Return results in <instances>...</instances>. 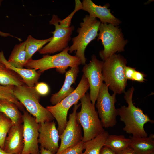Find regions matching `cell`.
<instances>
[{
  "label": "cell",
  "mask_w": 154,
  "mask_h": 154,
  "mask_svg": "<svg viewBox=\"0 0 154 154\" xmlns=\"http://www.w3.org/2000/svg\"><path fill=\"white\" fill-rule=\"evenodd\" d=\"M82 3V10L88 12L90 16L99 18L101 23H108L117 26L121 23L111 13L108 4L104 6L98 5L91 0H83Z\"/></svg>",
  "instance_id": "obj_15"
},
{
  "label": "cell",
  "mask_w": 154,
  "mask_h": 154,
  "mask_svg": "<svg viewBox=\"0 0 154 154\" xmlns=\"http://www.w3.org/2000/svg\"><path fill=\"white\" fill-rule=\"evenodd\" d=\"M118 154H138L131 147L129 146L124 149Z\"/></svg>",
  "instance_id": "obj_34"
},
{
  "label": "cell",
  "mask_w": 154,
  "mask_h": 154,
  "mask_svg": "<svg viewBox=\"0 0 154 154\" xmlns=\"http://www.w3.org/2000/svg\"><path fill=\"white\" fill-rule=\"evenodd\" d=\"M0 62L7 68L16 73L22 79L24 84L30 87H34L38 83L41 74L35 69L15 67L11 64L5 58L3 52L0 51Z\"/></svg>",
  "instance_id": "obj_18"
},
{
  "label": "cell",
  "mask_w": 154,
  "mask_h": 154,
  "mask_svg": "<svg viewBox=\"0 0 154 154\" xmlns=\"http://www.w3.org/2000/svg\"><path fill=\"white\" fill-rule=\"evenodd\" d=\"M83 141L77 145L65 150L61 154H81L84 149Z\"/></svg>",
  "instance_id": "obj_29"
},
{
  "label": "cell",
  "mask_w": 154,
  "mask_h": 154,
  "mask_svg": "<svg viewBox=\"0 0 154 154\" xmlns=\"http://www.w3.org/2000/svg\"><path fill=\"white\" fill-rule=\"evenodd\" d=\"M60 18L56 15H53L49 24L54 25L55 30L52 32L53 35L51 40L38 52L41 54H47L61 52L68 46L71 36L74 29V26L65 27L61 25Z\"/></svg>",
  "instance_id": "obj_10"
},
{
  "label": "cell",
  "mask_w": 154,
  "mask_h": 154,
  "mask_svg": "<svg viewBox=\"0 0 154 154\" xmlns=\"http://www.w3.org/2000/svg\"><path fill=\"white\" fill-rule=\"evenodd\" d=\"M127 62L122 56L114 54L104 61L102 70L103 81L114 93H124L127 80L124 68Z\"/></svg>",
  "instance_id": "obj_2"
},
{
  "label": "cell",
  "mask_w": 154,
  "mask_h": 154,
  "mask_svg": "<svg viewBox=\"0 0 154 154\" xmlns=\"http://www.w3.org/2000/svg\"><path fill=\"white\" fill-rule=\"evenodd\" d=\"M136 70L135 68L126 66L124 68V74L126 79L132 80L133 75Z\"/></svg>",
  "instance_id": "obj_32"
},
{
  "label": "cell",
  "mask_w": 154,
  "mask_h": 154,
  "mask_svg": "<svg viewBox=\"0 0 154 154\" xmlns=\"http://www.w3.org/2000/svg\"><path fill=\"white\" fill-rule=\"evenodd\" d=\"M34 87L36 91L40 96H45L49 93V87L47 84L44 82H38Z\"/></svg>",
  "instance_id": "obj_30"
},
{
  "label": "cell",
  "mask_w": 154,
  "mask_h": 154,
  "mask_svg": "<svg viewBox=\"0 0 154 154\" xmlns=\"http://www.w3.org/2000/svg\"><path fill=\"white\" fill-rule=\"evenodd\" d=\"M69 48L68 46L57 54L52 55L46 54L39 59L33 60L32 58L26 62L24 67L38 70L37 72L41 74L46 70L56 68L57 71L64 73L68 67H72L81 64L79 59L68 53Z\"/></svg>",
  "instance_id": "obj_5"
},
{
  "label": "cell",
  "mask_w": 154,
  "mask_h": 154,
  "mask_svg": "<svg viewBox=\"0 0 154 154\" xmlns=\"http://www.w3.org/2000/svg\"><path fill=\"white\" fill-rule=\"evenodd\" d=\"M108 132L105 131L94 138L84 142V149L85 151L81 154H99L105 143L108 135Z\"/></svg>",
  "instance_id": "obj_23"
},
{
  "label": "cell",
  "mask_w": 154,
  "mask_h": 154,
  "mask_svg": "<svg viewBox=\"0 0 154 154\" xmlns=\"http://www.w3.org/2000/svg\"><path fill=\"white\" fill-rule=\"evenodd\" d=\"M2 1H3V0H0V6L1 5Z\"/></svg>",
  "instance_id": "obj_38"
},
{
  "label": "cell",
  "mask_w": 154,
  "mask_h": 154,
  "mask_svg": "<svg viewBox=\"0 0 154 154\" xmlns=\"http://www.w3.org/2000/svg\"><path fill=\"white\" fill-rule=\"evenodd\" d=\"M129 147L138 154H150L154 152V135L143 137H130Z\"/></svg>",
  "instance_id": "obj_20"
},
{
  "label": "cell",
  "mask_w": 154,
  "mask_h": 154,
  "mask_svg": "<svg viewBox=\"0 0 154 154\" xmlns=\"http://www.w3.org/2000/svg\"><path fill=\"white\" fill-rule=\"evenodd\" d=\"M13 94L27 111L35 118L37 123L54 121V118L51 114L39 103L41 96L34 87H30L25 84L15 86Z\"/></svg>",
  "instance_id": "obj_4"
},
{
  "label": "cell",
  "mask_w": 154,
  "mask_h": 154,
  "mask_svg": "<svg viewBox=\"0 0 154 154\" xmlns=\"http://www.w3.org/2000/svg\"><path fill=\"white\" fill-rule=\"evenodd\" d=\"M38 143L40 146L50 151L53 154L58 151L60 137L56 123L54 121L39 123Z\"/></svg>",
  "instance_id": "obj_14"
},
{
  "label": "cell",
  "mask_w": 154,
  "mask_h": 154,
  "mask_svg": "<svg viewBox=\"0 0 154 154\" xmlns=\"http://www.w3.org/2000/svg\"><path fill=\"white\" fill-rule=\"evenodd\" d=\"M75 8L74 11L68 17L65 19L61 20L60 19L59 22L60 24L65 27H69L70 26L71 19L76 12L82 9V3L79 0H75Z\"/></svg>",
  "instance_id": "obj_28"
},
{
  "label": "cell",
  "mask_w": 154,
  "mask_h": 154,
  "mask_svg": "<svg viewBox=\"0 0 154 154\" xmlns=\"http://www.w3.org/2000/svg\"><path fill=\"white\" fill-rule=\"evenodd\" d=\"M97 39L100 40L104 49L99 52V56L103 61L117 52L124 51L127 42L124 39L121 30L110 24L101 23Z\"/></svg>",
  "instance_id": "obj_8"
},
{
  "label": "cell",
  "mask_w": 154,
  "mask_h": 154,
  "mask_svg": "<svg viewBox=\"0 0 154 154\" xmlns=\"http://www.w3.org/2000/svg\"><path fill=\"white\" fill-rule=\"evenodd\" d=\"M134 88L133 86L124 92V98L128 104L117 109L118 115L125 126L123 130L127 133L132 134V137H147L144 125L147 123H151L154 121L145 114L140 108L136 107L133 102V96Z\"/></svg>",
  "instance_id": "obj_1"
},
{
  "label": "cell",
  "mask_w": 154,
  "mask_h": 154,
  "mask_svg": "<svg viewBox=\"0 0 154 154\" xmlns=\"http://www.w3.org/2000/svg\"><path fill=\"white\" fill-rule=\"evenodd\" d=\"M52 38V37L45 39H37L31 35H29L25 41L26 52V62L32 58V56L36 52L49 43Z\"/></svg>",
  "instance_id": "obj_25"
},
{
  "label": "cell",
  "mask_w": 154,
  "mask_h": 154,
  "mask_svg": "<svg viewBox=\"0 0 154 154\" xmlns=\"http://www.w3.org/2000/svg\"><path fill=\"white\" fill-rule=\"evenodd\" d=\"M0 154H12L8 153L4 151L3 149L0 148Z\"/></svg>",
  "instance_id": "obj_37"
},
{
  "label": "cell",
  "mask_w": 154,
  "mask_h": 154,
  "mask_svg": "<svg viewBox=\"0 0 154 154\" xmlns=\"http://www.w3.org/2000/svg\"><path fill=\"white\" fill-rule=\"evenodd\" d=\"M40 154H53L50 151L46 150L40 146Z\"/></svg>",
  "instance_id": "obj_35"
},
{
  "label": "cell",
  "mask_w": 154,
  "mask_h": 154,
  "mask_svg": "<svg viewBox=\"0 0 154 154\" xmlns=\"http://www.w3.org/2000/svg\"><path fill=\"white\" fill-rule=\"evenodd\" d=\"M150 154H154V152H152V153H150Z\"/></svg>",
  "instance_id": "obj_39"
},
{
  "label": "cell",
  "mask_w": 154,
  "mask_h": 154,
  "mask_svg": "<svg viewBox=\"0 0 154 154\" xmlns=\"http://www.w3.org/2000/svg\"><path fill=\"white\" fill-rule=\"evenodd\" d=\"M145 76L146 75L143 73L136 70L133 75L131 80L143 82L145 80Z\"/></svg>",
  "instance_id": "obj_31"
},
{
  "label": "cell",
  "mask_w": 154,
  "mask_h": 154,
  "mask_svg": "<svg viewBox=\"0 0 154 154\" xmlns=\"http://www.w3.org/2000/svg\"><path fill=\"white\" fill-rule=\"evenodd\" d=\"M15 86L0 85V100H6L11 101L15 103L20 110L23 111L25 110L24 107L13 94Z\"/></svg>",
  "instance_id": "obj_26"
},
{
  "label": "cell",
  "mask_w": 154,
  "mask_h": 154,
  "mask_svg": "<svg viewBox=\"0 0 154 154\" xmlns=\"http://www.w3.org/2000/svg\"><path fill=\"white\" fill-rule=\"evenodd\" d=\"M13 125L11 120L4 114L0 113V148L3 149L7 135Z\"/></svg>",
  "instance_id": "obj_27"
},
{
  "label": "cell",
  "mask_w": 154,
  "mask_h": 154,
  "mask_svg": "<svg viewBox=\"0 0 154 154\" xmlns=\"http://www.w3.org/2000/svg\"><path fill=\"white\" fill-rule=\"evenodd\" d=\"M26 56L25 41L15 46L7 60L11 64L15 67L24 68L26 63Z\"/></svg>",
  "instance_id": "obj_22"
},
{
  "label": "cell",
  "mask_w": 154,
  "mask_h": 154,
  "mask_svg": "<svg viewBox=\"0 0 154 154\" xmlns=\"http://www.w3.org/2000/svg\"><path fill=\"white\" fill-rule=\"evenodd\" d=\"M23 124L13 125L10 129L3 150L12 154H21L24 147Z\"/></svg>",
  "instance_id": "obj_16"
},
{
  "label": "cell",
  "mask_w": 154,
  "mask_h": 154,
  "mask_svg": "<svg viewBox=\"0 0 154 154\" xmlns=\"http://www.w3.org/2000/svg\"><path fill=\"white\" fill-rule=\"evenodd\" d=\"M89 88L88 80L83 75L77 86L71 93L56 104L46 107L57 122L59 135L62 133L66 127L69 109L73 105L78 103Z\"/></svg>",
  "instance_id": "obj_7"
},
{
  "label": "cell",
  "mask_w": 154,
  "mask_h": 154,
  "mask_svg": "<svg viewBox=\"0 0 154 154\" xmlns=\"http://www.w3.org/2000/svg\"><path fill=\"white\" fill-rule=\"evenodd\" d=\"M99 154H118L108 147L104 146L101 149Z\"/></svg>",
  "instance_id": "obj_33"
},
{
  "label": "cell",
  "mask_w": 154,
  "mask_h": 154,
  "mask_svg": "<svg viewBox=\"0 0 154 154\" xmlns=\"http://www.w3.org/2000/svg\"><path fill=\"white\" fill-rule=\"evenodd\" d=\"M79 72L78 66H76L71 67L65 72V80L62 87L58 92L53 94L50 98V102L52 105L59 102L74 90L75 89L71 86L75 83Z\"/></svg>",
  "instance_id": "obj_17"
},
{
  "label": "cell",
  "mask_w": 154,
  "mask_h": 154,
  "mask_svg": "<svg viewBox=\"0 0 154 154\" xmlns=\"http://www.w3.org/2000/svg\"><path fill=\"white\" fill-rule=\"evenodd\" d=\"M0 35L1 36L3 37H7L8 36H11V37H15V38H16L17 39L19 40V41H21V40L20 38H19L17 37L14 36L10 34L9 33H6L3 32H2L1 31H0Z\"/></svg>",
  "instance_id": "obj_36"
},
{
  "label": "cell",
  "mask_w": 154,
  "mask_h": 154,
  "mask_svg": "<svg viewBox=\"0 0 154 154\" xmlns=\"http://www.w3.org/2000/svg\"><path fill=\"white\" fill-rule=\"evenodd\" d=\"M131 141V138H126L123 135L109 134L106 139L105 146L118 153L129 146Z\"/></svg>",
  "instance_id": "obj_24"
},
{
  "label": "cell",
  "mask_w": 154,
  "mask_h": 154,
  "mask_svg": "<svg viewBox=\"0 0 154 154\" xmlns=\"http://www.w3.org/2000/svg\"><path fill=\"white\" fill-rule=\"evenodd\" d=\"M25 84L21 78L0 62V85L19 86Z\"/></svg>",
  "instance_id": "obj_21"
},
{
  "label": "cell",
  "mask_w": 154,
  "mask_h": 154,
  "mask_svg": "<svg viewBox=\"0 0 154 154\" xmlns=\"http://www.w3.org/2000/svg\"><path fill=\"white\" fill-rule=\"evenodd\" d=\"M116 95L113 93L111 95L108 92V86L105 83L102 84L99 92L95 106L104 128L112 127L117 124L118 114L117 109L115 106L117 101Z\"/></svg>",
  "instance_id": "obj_9"
},
{
  "label": "cell",
  "mask_w": 154,
  "mask_h": 154,
  "mask_svg": "<svg viewBox=\"0 0 154 154\" xmlns=\"http://www.w3.org/2000/svg\"><path fill=\"white\" fill-rule=\"evenodd\" d=\"M103 63L104 61L98 60L96 56L93 54L90 62L84 65L82 70L83 75L87 78L89 84L90 100L95 106L104 81L102 73Z\"/></svg>",
  "instance_id": "obj_13"
},
{
  "label": "cell",
  "mask_w": 154,
  "mask_h": 154,
  "mask_svg": "<svg viewBox=\"0 0 154 154\" xmlns=\"http://www.w3.org/2000/svg\"><path fill=\"white\" fill-rule=\"evenodd\" d=\"M23 149L21 154H40L38 146L39 123L27 110L23 111Z\"/></svg>",
  "instance_id": "obj_12"
},
{
  "label": "cell",
  "mask_w": 154,
  "mask_h": 154,
  "mask_svg": "<svg viewBox=\"0 0 154 154\" xmlns=\"http://www.w3.org/2000/svg\"><path fill=\"white\" fill-rule=\"evenodd\" d=\"M81 108L77 112L76 119L83 131L82 141H86L104 132L105 130L99 117L95 106L92 103L87 93L80 99Z\"/></svg>",
  "instance_id": "obj_3"
},
{
  "label": "cell",
  "mask_w": 154,
  "mask_h": 154,
  "mask_svg": "<svg viewBox=\"0 0 154 154\" xmlns=\"http://www.w3.org/2000/svg\"><path fill=\"white\" fill-rule=\"evenodd\" d=\"M14 103L6 100H0V113L4 114L11 121L13 125L23 123V114Z\"/></svg>",
  "instance_id": "obj_19"
},
{
  "label": "cell",
  "mask_w": 154,
  "mask_h": 154,
  "mask_svg": "<svg viewBox=\"0 0 154 154\" xmlns=\"http://www.w3.org/2000/svg\"><path fill=\"white\" fill-rule=\"evenodd\" d=\"M101 23L96 18L89 15H86L77 31L78 35L72 38V44L69 47V52H76L75 56L80 59L82 65L86 64L85 50L89 43L98 36Z\"/></svg>",
  "instance_id": "obj_6"
},
{
  "label": "cell",
  "mask_w": 154,
  "mask_h": 154,
  "mask_svg": "<svg viewBox=\"0 0 154 154\" xmlns=\"http://www.w3.org/2000/svg\"><path fill=\"white\" fill-rule=\"evenodd\" d=\"M80 103L74 105L72 112L69 114V120L62 133L59 135L61 143L55 154H61L66 149L74 146L82 141V126L76 119L77 110Z\"/></svg>",
  "instance_id": "obj_11"
}]
</instances>
